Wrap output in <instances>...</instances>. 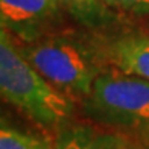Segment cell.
<instances>
[{
  "instance_id": "cell-1",
  "label": "cell",
  "mask_w": 149,
  "mask_h": 149,
  "mask_svg": "<svg viewBox=\"0 0 149 149\" xmlns=\"http://www.w3.org/2000/svg\"><path fill=\"white\" fill-rule=\"evenodd\" d=\"M18 47L50 84L74 102L87 99L97 76L110 67L97 32L63 29L33 43H18Z\"/></svg>"
},
{
  "instance_id": "cell-2",
  "label": "cell",
  "mask_w": 149,
  "mask_h": 149,
  "mask_svg": "<svg viewBox=\"0 0 149 149\" xmlns=\"http://www.w3.org/2000/svg\"><path fill=\"white\" fill-rule=\"evenodd\" d=\"M0 93L9 105L49 130H61L74 113V100L24 58L17 40L3 28L0 29Z\"/></svg>"
},
{
  "instance_id": "cell-3",
  "label": "cell",
  "mask_w": 149,
  "mask_h": 149,
  "mask_svg": "<svg viewBox=\"0 0 149 149\" xmlns=\"http://www.w3.org/2000/svg\"><path fill=\"white\" fill-rule=\"evenodd\" d=\"M82 110L94 123L149 140V81L143 78L107 67L82 100Z\"/></svg>"
},
{
  "instance_id": "cell-4",
  "label": "cell",
  "mask_w": 149,
  "mask_h": 149,
  "mask_svg": "<svg viewBox=\"0 0 149 149\" xmlns=\"http://www.w3.org/2000/svg\"><path fill=\"white\" fill-rule=\"evenodd\" d=\"M65 11L58 0H0V23L18 43H33L63 31Z\"/></svg>"
},
{
  "instance_id": "cell-5",
  "label": "cell",
  "mask_w": 149,
  "mask_h": 149,
  "mask_svg": "<svg viewBox=\"0 0 149 149\" xmlns=\"http://www.w3.org/2000/svg\"><path fill=\"white\" fill-rule=\"evenodd\" d=\"M99 37L108 65L149 81V33L128 31Z\"/></svg>"
},
{
  "instance_id": "cell-6",
  "label": "cell",
  "mask_w": 149,
  "mask_h": 149,
  "mask_svg": "<svg viewBox=\"0 0 149 149\" xmlns=\"http://www.w3.org/2000/svg\"><path fill=\"white\" fill-rule=\"evenodd\" d=\"M141 141L123 132L85 123H67L58 131L55 140V149H141Z\"/></svg>"
},
{
  "instance_id": "cell-7",
  "label": "cell",
  "mask_w": 149,
  "mask_h": 149,
  "mask_svg": "<svg viewBox=\"0 0 149 149\" xmlns=\"http://www.w3.org/2000/svg\"><path fill=\"white\" fill-rule=\"evenodd\" d=\"M67 17L90 32L102 33L117 22L116 11H113L104 0H58Z\"/></svg>"
},
{
  "instance_id": "cell-8",
  "label": "cell",
  "mask_w": 149,
  "mask_h": 149,
  "mask_svg": "<svg viewBox=\"0 0 149 149\" xmlns=\"http://www.w3.org/2000/svg\"><path fill=\"white\" fill-rule=\"evenodd\" d=\"M0 149H55V145L49 139L12 128L2 120Z\"/></svg>"
},
{
  "instance_id": "cell-9",
  "label": "cell",
  "mask_w": 149,
  "mask_h": 149,
  "mask_svg": "<svg viewBox=\"0 0 149 149\" xmlns=\"http://www.w3.org/2000/svg\"><path fill=\"white\" fill-rule=\"evenodd\" d=\"M113 11L132 15H149V0H104Z\"/></svg>"
},
{
  "instance_id": "cell-10",
  "label": "cell",
  "mask_w": 149,
  "mask_h": 149,
  "mask_svg": "<svg viewBox=\"0 0 149 149\" xmlns=\"http://www.w3.org/2000/svg\"><path fill=\"white\" fill-rule=\"evenodd\" d=\"M141 149H149V146H148V145H145V143H143V146H141Z\"/></svg>"
}]
</instances>
